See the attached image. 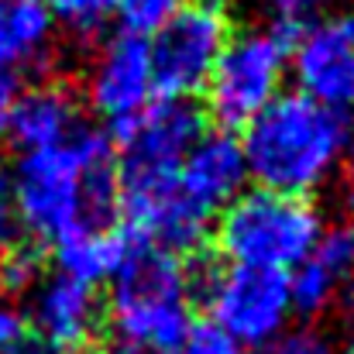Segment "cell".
<instances>
[{"mask_svg":"<svg viewBox=\"0 0 354 354\" xmlns=\"http://www.w3.org/2000/svg\"><path fill=\"white\" fill-rule=\"evenodd\" d=\"M52 38L45 0H0V124L24 90V73L48 59Z\"/></svg>","mask_w":354,"mask_h":354,"instance_id":"cell-13","label":"cell"},{"mask_svg":"<svg viewBox=\"0 0 354 354\" xmlns=\"http://www.w3.org/2000/svg\"><path fill=\"white\" fill-rule=\"evenodd\" d=\"M104 310L120 348L134 354H172L193 327V268L162 248L134 241Z\"/></svg>","mask_w":354,"mask_h":354,"instance_id":"cell-3","label":"cell"},{"mask_svg":"<svg viewBox=\"0 0 354 354\" xmlns=\"http://www.w3.org/2000/svg\"><path fill=\"white\" fill-rule=\"evenodd\" d=\"M324 234V217L313 200L282 196L272 189H244L217 217V244L227 265L268 268L289 275L299 268Z\"/></svg>","mask_w":354,"mask_h":354,"instance_id":"cell-4","label":"cell"},{"mask_svg":"<svg viewBox=\"0 0 354 354\" xmlns=\"http://www.w3.org/2000/svg\"><path fill=\"white\" fill-rule=\"evenodd\" d=\"M351 131L344 111L282 93L244 127L241 151L248 179L258 189L310 200L341 172Z\"/></svg>","mask_w":354,"mask_h":354,"instance_id":"cell-2","label":"cell"},{"mask_svg":"<svg viewBox=\"0 0 354 354\" xmlns=\"http://www.w3.org/2000/svg\"><path fill=\"white\" fill-rule=\"evenodd\" d=\"M172 354H244V348L231 341L221 327H214L210 320L207 324L193 320V327L186 330V337L179 341V348Z\"/></svg>","mask_w":354,"mask_h":354,"instance_id":"cell-21","label":"cell"},{"mask_svg":"<svg viewBox=\"0 0 354 354\" xmlns=\"http://www.w3.org/2000/svg\"><path fill=\"white\" fill-rule=\"evenodd\" d=\"M193 289L210 306V324L221 327L241 348H265L279 334L289 330L292 317V296H289V275L268 272V268H203L193 272Z\"/></svg>","mask_w":354,"mask_h":354,"instance_id":"cell-6","label":"cell"},{"mask_svg":"<svg viewBox=\"0 0 354 354\" xmlns=\"http://www.w3.org/2000/svg\"><path fill=\"white\" fill-rule=\"evenodd\" d=\"M344 299H348V310H351V317H354V279H351V286L344 289Z\"/></svg>","mask_w":354,"mask_h":354,"instance_id":"cell-28","label":"cell"},{"mask_svg":"<svg viewBox=\"0 0 354 354\" xmlns=\"http://www.w3.org/2000/svg\"><path fill=\"white\" fill-rule=\"evenodd\" d=\"M48 17L76 41H97L114 21V0H45Z\"/></svg>","mask_w":354,"mask_h":354,"instance_id":"cell-17","label":"cell"},{"mask_svg":"<svg viewBox=\"0 0 354 354\" xmlns=\"http://www.w3.org/2000/svg\"><path fill=\"white\" fill-rule=\"evenodd\" d=\"M231 35V10L224 0H189L162 31L148 38L155 90L169 100L203 93Z\"/></svg>","mask_w":354,"mask_h":354,"instance_id":"cell-8","label":"cell"},{"mask_svg":"<svg viewBox=\"0 0 354 354\" xmlns=\"http://www.w3.org/2000/svg\"><path fill=\"white\" fill-rule=\"evenodd\" d=\"M28 324L52 351H80L97 337L104 324V303L97 296V286H86L62 272L38 279L31 292Z\"/></svg>","mask_w":354,"mask_h":354,"instance_id":"cell-11","label":"cell"},{"mask_svg":"<svg viewBox=\"0 0 354 354\" xmlns=\"http://www.w3.org/2000/svg\"><path fill=\"white\" fill-rule=\"evenodd\" d=\"M10 354H55V351H52V348H48V344H45V341H41L35 330H31V337H28V341H24L17 351H10Z\"/></svg>","mask_w":354,"mask_h":354,"instance_id":"cell-26","label":"cell"},{"mask_svg":"<svg viewBox=\"0 0 354 354\" xmlns=\"http://www.w3.org/2000/svg\"><path fill=\"white\" fill-rule=\"evenodd\" d=\"M131 244H134V237L127 231H118L114 224L83 227V231H76L55 244L59 272L69 279H80L86 286H100L120 272Z\"/></svg>","mask_w":354,"mask_h":354,"instance_id":"cell-16","label":"cell"},{"mask_svg":"<svg viewBox=\"0 0 354 354\" xmlns=\"http://www.w3.org/2000/svg\"><path fill=\"white\" fill-rule=\"evenodd\" d=\"M286 76L289 38L279 24L234 31L203 86L207 111L221 127H248L286 93Z\"/></svg>","mask_w":354,"mask_h":354,"instance_id":"cell-5","label":"cell"},{"mask_svg":"<svg viewBox=\"0 0 354 354\" xmlns=\"http://www.w3.org/2000/svg\"><path fill=\"white\" fill-rule=\"evenodd\" d=\"M337 354H354V324L348 327V334L341 337V344H337Z\"/></svg>","mask_w":354,"mask_h":354,"instance_id":"cell-27","label":"cell"},{"mask_svg":"<svg viewBox=\"0 0 354 354\" xmlns=\"http://www.w3.org/2000/svg\"><path fill=\"white\" fill-rule=\"evenodd\" d=\"M69 354H83V351H69Z\"/></svg>","mask_w":354,"mask_h":354,"instance_id":"cell-29","label":"cell"},{"mask_svg":"<svg viewBox=\"0 0 354 354\" xmlns=\"http://www.w3.org/2000/svg\"><path fill=\"white\" fill-rule=\"evenodd\" d=\"M17 227L41 244H59L83 227L111 224L118 207L114 138L80 127L66 145L28 151L10 169Z\"/></svg>","mask_w":354,"mask_h":354,"instance_id":"cell-1","label":"cell"},{"mask_svg":"<svg viewBox=\"0 0 354 354\" xmlns=\"http://www.w3.org/2000/svg\"><path fill=\"white\" fill-rule=\"evenodd\" d=\"M28 337H31V324H28V317H24L10 299L0 296V354L17 351Z\"/></svg>","mask_w":354,"mask_h":354,"instance_id":"cell-24","label":"cell"},{"mask_svg":"<svg viewBox=\"0 0 354 354\" xmlns=\"http://www.w3.org/2000/svg\"><path fill=\"white\" fill-rule=\"evenodd\" d=\"M241 3L258 7V10H268V14H275L279 21H303V24H310V21H317L327 7H334L337 0H241Z\"/></svg>","mask_w":354,"mask_h":354,"instance_id":"cell-22","label":"cell"},{"mask_svg":"<svg viewBox=\"0 0 354 354\" xmlns=\"http://www.w3.org/2000/svg\"><path fill=\"white\" fill-rule=\"evenodd\" d=\"M337 176H341V203L351 214V224H354V131H351V141H348V151H344V162H341Z\"/></svg>","mask_w":354,"mask_h":354,"instance_id":"cell-25","label":"cell"},{"mask_svg":"<svg viewBox=\"0 0 354 354\" xmlns=\"http://www.w3.org/2000/svg\"><path fill=\"white\" fill-rule=\"evenodd\" d=\"M354 279V224L324 227L320 241L313 244L310 258L292 268L289 275V296L292 313L299 317H320L327 313Z\"/></svg>","mask_w":354,"mask_h":354,"instance_id":"cell-14","label":"cell"},{"mask_svg":"<svg viewBox=\"0 0 354 354\" xmlns=\"http://www.w3.org/2000/svg\"><path fill=\"white\" fill-rule=\"evenodd\" d=\"M17 244H21V227H17V214L10 200V165L0 148V254L14 251Z\"/></svg>","mask_w":354,"mask_h":354,"instance_id":"cell-23","label":"cell"},{"mask_svg":"<svg viewBox=\"0 0 354 354\" xmlns=\"http://www.w3.org/2000/svg\"><path fill=\"white\" fill-rule=\"evenodd\" d=\"M189 0H114V21L124 28V35L151 38L162 31Z\"/></svg>","mask_w":354,"mask_h":354,"instance_id":"cell-18","label":"cell"},{"mask_svg":"<svg viewBox=\"0 0 354 354\" xmlns=\"http://www.w3.org/2000/svg\"><path fill=\"white\" fill-rule=\"evenodd\" d=\"M254 354H337V344L317 327H289Z\"/></svg>","mask_w":354,"mask_h":354,"instance_id":"cell-20","label":"cell"},{"mask_svg":"<svg viewBox=\"0 0 354 354\" xmlns=\"http://www.w3.org/2000/svg\"><path fill=\"white\" fill-rule=\"evenodd\" d=\"M38 286V258L35 251L28 248H14L7 254H0V296H14V292H24V289H35Z\"/></svg>","mask_w":354,"mask_h":354,"instance_id":"cell-19","label":"cell"},{"mask_svg":"<svg viewBox=\"0 0 354 354\" xmlns=\"http://www.w3.org/2000/svg\"><path fill=\"white\" fill-rule=\"evenodd\" d=\"M3 127H7V138L21 148V155L48 151V148L66 145L83 127L80 104L62 83H38L17 93V100L10 104L3 118Z\"/></svg>","mask_w":354,"mask_h":354,"instance_id":"cell-15","label":"cell"},{"mask_svg":"<svg viewBox=\"0 0 354 354\" xmlns=\"http://www.w3.org/2000/svg\"><path fill=\"white\" fill-rule=\"evenodd\" d=\"M176 183L179 193L196 210H203L207 217L221 214L248 189V165H244L241 141L231 138L227 131H203L200 141L183 158Z\"/></svg>","mask_w":354,"mask_h":354,"instance_id":"cell-12","label":"cell"},{"mask_svg":"<svg viewBox=\"0 0 354 354\" xmlns=\"http://www.w3.org/2000/svg\"><path fill=\"white\" fill-rule=\"evenodd\" d=\"M203 131V114L189 100L169 97L151 100L141 114L124 120L114 141L118 193L172 183Z\"/></svg>","mask_w":354,"mask_h":354,"instance_id":"cell-7","label":"cell"},{"mask_svg":"<svg viewBox=\"0 0 354 354\" xmlns=\"http://www.w3.org/2000/svg\"><path fill=\"white\" fill-rule=\"evenodd\" d=\"M289 76L296 93L330 111L354 104V24L344 17H317L289 41Z\"/></svg>","mask_w":354,"mask_h":354,"instance_id":"cell-9","label":"cell"},{"mask_svg":"<svg viewBox=\"0 0 354 354\" xmlns=\"http://www.w3.org/2000/svg\"><path fill=\"white\" fill-rule=\"evenodd\" d=\"M155 76L148 59V41L134 35H114L100 45L86 69V100L93 114L120 127L151 104Z\"/></svg>","mask_w":354,"mask_h":354,"instance_id":"cell-10","label":"cell"},{"mask_svg":"<svg viewBox=\"0 0 354 354\" xmlns=\"http://www.w3.org/2000/svg\"><path fill=\"white\" fill-rule=\"evenodd\" d=\"M351 24H354V17H351Z\"/></svg>","mask_w":354,"mask_h":354,"instance_id":"cell-30","label":"cell"}]
</instances>
